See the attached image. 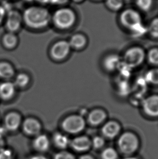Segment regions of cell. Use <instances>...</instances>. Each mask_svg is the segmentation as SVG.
Segmentation results:
<instances>
[{
	"label": "cell",
	"instance_id": "1",
	"mask_svg": "<svg viewBox=\"0 0 158 159\" xmlns=\"http://www.w3.org/2000/svg\"><path fill=\"white\" fill-rule=\"evenodd\" d=\"M27 26L33 29L44 28L49 25L51 16L49 11L41 6H30L25 9L22 15Z\"/></svg>",
	"mask_w": 158,
	"mask_h": 159
},
{
	"label": "cell",
	"instance_id": "2",
	"mask_svg": "<svg viewBox=\"0 0 158 159\" xmlns=\"http://www.w3.org/2000/svg\"><path fill=\"white\" fill-rule=\"evenodd\" d=\"M120 21L125 28L137 35L145 31L141 15L134 9H127L122 11L120 15Z\"/></svg>",
	"mask_w": 158,
	"mask_h": 159
},
{
	"label": "cell",
	"instance_id": "3",
	"mask_svg": "<svg viewBox=\"0 0 158 159\" xmlns=\"http://www.w3.org/2000/svg\"><path fill=\"white\" fill-rule=\"evenodd\" d=\"M51 20L57 28L67 30L74 25L77 15L72 9L64 7L57 9L51 16Z\"/></svg>",
	"mask_w": 158,
	"mask_h": 159
},
{
	"label": "cell",
	"instance_id": "4",
	"mask_svg": "<svg viewBox=\"0 0 158 159\" xmlns=\"http://www.w3.org/2000/svg\"><path fill=\"white\" fill-rule=\"evenodd\" d=\"M140 145L139 138L135 134L126 131L120 136L118 146L120 151L126 155H131L138 149Z\"/></svg>",
	"mask_w": 158,
	"mask_h": 159
},
{
	"label": "cell",
	"instance_id": "5",
	"mask_svg": "<svg viewBox=\"0 0 158 159\" xmlns=\"http://www.w3.org/2000/svg\"><path fill=\"white\" fill-rule=\"evenodd\" d=\"M145 53L138 46L130 48L126 51L123 57V63L130 69L140 66L145 59Z\"/></svg>",
	"mask_w": 158,
	"mask_h": 159
},
{
	"label": "cell",
	"instance_id": "6",
	"mask_svg": "<svg viewBox=\"0 0 158 159\" xmlns=\"http://www.w3.org/2000/svg\"><path fill=\"white\" fill-rule=\"evenodd\" d=\"M86 122L82 116L72 115L63 120L62 127L64 131L70 134H77L85 128Z\"/></svg>",
	"mask_w": 158,
	"mask_h": 159
},
{
	"label": "cell",
	"instance_id": "7",
	"mask_svg": "<svg viewBox=\"0 0 158 159\" xmlns=\"http://www.w3.org/2000/svg\"><path fill=\"white\" fill-rule=\"evenodd\" d=\"M6 27L9 32L14 33L19 30L23 21L22 15L19 11L11 9L7 11Z\"/></svg>",
	"mask_w": 158,
	"mask_h": 159
},
{
	"label": "cell",
	"instance_id": "8",
	"mask_svg": "<svg viewBox=\"0 0 158 159\" xmlns=\"http://www.w3.org/2000/svg\"><path fill=\"white\" fill-rule=\"evenodd\" d=\"M71 50L68 41L61 40L56 42L51 47L50 54L55 60H63L68 56Z\"/></svg>",
	"mask_w": 158,
	"mask_h": 159
},
{
	"label": "cell",
	"instance_id": "9",
	"mask_svg": "<svg viewBox=\"0 0 158 159\" xmlns=\"http://www.w3.org/2000/svg\"><path fill=\"white\" fill-rule=\"evenodd\" d=\"M143 109L148 116L158 117V95H152L147 97L143 102Z\"/></svg>",
	"mask_w": 158,
	"mask_h": 159
},
{
	"label": "cell",
	"instance_id": "10",
	"mask_svg": "<svg viewBox=\"0 0 158 159\" xmlns=\"http://www.w3.org/2000/svg\"><path fill=\"white\" fill-rule=\"evenodd\" d=\"M121 126L119 123L114 120H109L105 123L101 129V132L105 138L112 139L119 134Z\"/></svg>",
	"mask_w": 158,
	"mask_h": 159
},
{
	"label": "cell",
	"instance_id": "11",
	"mask_svg": "<svg viewBox=\"0 0 158 159\" xmlns=\"http://www.w3.org/2000/svg\"><path fill=\"white\" fill-rule=\"evenodd\" d=\"M22 127L24 133L29 135H38L41 130V125L40 122L32 117L25 120Z\"/></svg>",
	"mask_w": 158,
	"mask_h": 159
},
{
	"label": "cell",
	"instance_id": "12",
	"mask_svg": "<svg viewBox=\"0 0 158 159\" xmlns=\"http://www.w3.org/2000/svg\"><path fill=\"white\" fill-rule=\"evenodd\" d=\"M21 124V117L19 113L13 112L7 115L4 118V126L9 131H15Z\"/></svg>",
	"mask_w": 158,
	"mask_h": 159
},
{
	"label": "cell",
	"instance_id": "13",
	"mask_svg": "<svg viewBox=\"0 0 158 159\" xmlns=\"http://www.w3.org/2000/svg\"><path fill=\"white\" fill-rule=\"evenodd\" d=\"M70 145L75 151L83 152L90 149L92 142L87 136H80L71 141Z\"/></svg>",
	"mask_w": 158,
	"mask_h": 159
},
{
	"label": "cell",
	"instance_id": "14",
	"mask_svg": "<svg viewBox=\"0 0 158 159\" xmlns=\"http://www.w3.org/2000/svg\"><path fill=\"white\" fill-rule=\"evenodd\" d=\"M107 118L106 112L101 109H95L90 111L88 116V121L90 124L97 126L105 122Z\"/></svg>",
	"mask_w": 158,
	"mask_h": 159
},
{
	"label": "cell",
	"instance_id": "15",
	"mask_svg": "<svg viewBox=\"0 0 158 159\" xmlns=\"http://www.w3.org/2000/svg\"><path fill=\"white\" fill-rule=\"evenodd\" d=\"M121 64L119 56L116 54H112L105 57L103 61V65L106 70L112 72L115 71L120 66Z\"/></svg>",
	"mask_w": 158,
	"mask_h": 159
},
{
	"label": "cell",
	"instance_id": "16",
	"mask_svg": "<svg viewBox=\"0 0 158 159\" xmlns=\"http://www.w3.org/2000/svg\"><path fill=\"white\" fill-rule=\"evenodd\" d=\"M16 86L14 83L5 82L0 84V98L4 100L11 99L15 95Z\"/></svg>",
	"mask_w": 158,
	"mask_h": 159
},
{
	"label": "cell",
	"instance_id": "17",
	"mask_svg": "<svg viewBox=\"0 0 158 159\" xmlns=\"http://www.w3.org/2000/svg\"><path fill=\"white\" fill-rule=\"evenodd\" d=\"M33 146L37 151L41 152L47 151L49 147L48 138L45 135L39 134L35 138L33 141Z\"/></svg>",
	"mask_w": 158,
	"mask_h": 159
},
{
	"label": "cell",
	"instance_id": "18",
	"mask_svg": "<svg viewBox=\"0 0 158 159\" xmlns=\"http://www.w3.org/2000/svg\"><path fill=\"white\" fill-rule=\"evenodd\" d=\"M68 42L71 48L79 50L83 48L86 45L87 39L83 35L77 34L71 37Z\"/></svg>",
	"mask_w": 158,
	"mask_h": 159
},
{
	"label": "cell",
	"instance_id": "19",
	"mask_svg": "<svg viewBox=\"0 0 158 159\" xmlns=\"http://www.w3.org/2000/svg\"><path fill=\"white\" fill-rule=\"evenodd\" d=\"M15 74L13 66L6 61L0 62V78L3 79H10Z\"/></svg>",
	"mask_w": 158,
	"mask_h": 159
},
{
	"label": "cell",
	"instance_id": "20",
	"mask_svg": "<svg viewBox=\"0 0 158 159\" xmlns=\"http://www.w3.org/2000/svg\"><path fill=\"white\" fill-rule=\"evenodd\" d=\"M53 141L56 146L61 149L66 148L71 142L67 136L60 133H57L54 135Z\"/></svg>",
	"mask_w": 158,
	"mask_h": 159
},
{
	"label": "cell",
	"instance_id": "21",
	"mask_svg": "<svg viewBox=\"0 0 158 159\" xmlns=\"http://www.w3.org/2000/svg\"><path fill=\"white\" fill-rule=\"evenodd\" d=\"M17 38L14 33L8 32L4 35L2 39V43L5 48L12 49L17 45Z\"/></svg>",
	"mask_w": 158,
	"mask_h": 159
},
{
	"label": "cell",
	"instance_id": "22",
	"mask_svg": "<svg viewBox=\"0 0 158 159\" xmlns=\"http://www.w3.org/2000/svg\"><path fill=\"white\" fill-rule=\"evenodd\" d=\"M30 81V78L27 74L20 73L16 76L14 81L16 87L23 88L28 85Z\"/></svg>",
	"mask_w": 158,
	"mask_h": 159
},
{
	"label": "cell",
	"instance_id": "23",
	"mask_svg": "<svg viewBox=\"0 0 158 159\" xmlns=\"http://www.w3.org/2000/svg\"><path fill=\"white\" fill-rule=\"evenodd\" d=\"M118 152L112 147H107L101 154V159H118Z\"/></svg>",
	"mask_w": 158,
	"mask_h": 159
},
{
	"label": "cell",
	"instance_id": "24",
	"mask_svg": "<svg viewBox=\"0 0 158 159\" xmlns=\"http://www.w3.org/2000/svg\"><path fill=\"white\" fill-rule=\"evenodd\" d=\"M145 79L148 83L158 85V69H152L148 71Z\"/></svg>",
	"mask_w": 158,
	"mask_h": 159
},
{
	"label": "cell",
	"instance_id": "25",
	"mask_svg": "<svg viewBox=\"0 0 158 159\" xmlns=\"http://www.w3.org/2000/svg\"><path fill=\"white\" fill-rule=\"evenodd\" d=\"M124 1V0H106V5L111 11H118L123 7Z\"/></svg>",
	"mask_w": 158,
	"mask_h": 159
},
{
	"label": "cell",
	"instance_id": "26",
	"mask_svg": "<svg viewBox=\"0 0 158 159\" xmlns=\"http://www.w3.org/2000/svg\"><path fill=\"white\" fill-rule=\"evenodd\" d=\"M147 30L152 37L158 38V17L152 20L148 26Z\"/></svg>",
	"mask_w": 158,
	"mask_h": 159
},
{
	"label": "cell",
	"instance_id": "27",
	"mask_svg": "<svg viewBox=\"0 0 158 159\" xmlns=\"http://www.w3.org/2000/svg\"><path fill=\"white\" fill-rule=\"evenodd\" d=\"M147 59L150 64L158 65V48H153L151 49L147 54Z\"/></svg>",
	"mask_w": 158,
	"mask_h": 159
},
{
	"label": "cell",
	"instance_id": "28",
	"mask_svg": "<svg viewBox=\"0 0 158 159\" xmlns=\"http://www.w3.org/2000/svg\"><path fill=\"white\" fill-rule=\"evenodd\" d=\"M153 0H136L137 7L141 11H147L152 7Z\"/></svg>",
	"mask_w": 158,
	"mask_h": 159
},
{
	"label": "cell",
	"instance_id": "29",
	"mask_svg": "<svg viewBox=\"0 0 158 159\" xmlns=\"http://www.w3.org/2000/svg\"><path fill=\"white\" fill-rule=\"evenodd\" d=\"M92 146L95 149H100L104 146L105 144V140L104 138L97 136L93 138V139L91 141Z\"/></svg>",
	"mask_w": 158,
	"mask_h": 159
},
{
	"label": "cell",
	"instance_id": "30",
	"mask_svg": "<svg viewBox=\"0 0 158 159\" xmlns=\"http://www.w3.org/2000/svg\"><path fill=\"white\" fill-rule=\"evenodd\" d=\"M54 159H76L75 157L68 152L63 151L56 154Z\"/></svg>",
	"mask_w": 158,
	"mask_h": 159
},
{
	"label": "cell",
	"instance_id": "31",
	"mask_svg": "<svg viewBox=\"0 0 158 159\" xmlns=\"http://www.w3.org/2000/svg\"><path fill=\"white\" fill-rule=\"evenodd\" d=\"M13 153L9 149L3 148L0 150V159H12Z\"/></svg>",
	"mask_w": 158,
	"mask_h": 159
},
{
	"label": "cell",
	"instance_id": "32",
	"mask_svg": "<svg viewBox=\"0 0 158 159\" xmlns=\"http://www.w3.org/2000/svg\"><path fill=\"white\" fill-rule=\"evenodd\" d=\"M7 11L3 6H0V24L2 23L4 19L6 16Z\"/></svg>",
	"mask_w": 158,
	"mask_h": 159
},
{
	"label": "cell",
	"instance_id": "33",
	"mask_svg": "<svg viewBox=\"0 0 158 159\" xmlns=\"http://www.w3.org/2000/svg\"><path fill=\"white\" fill-rule=\"evenodd\" d=\"M69 0H50V3L53 5H64Z\"/></svg>",
	"mask_w": 158,
	"mask_h": 159
},
{
	"label": "cell",
	"instance_id": "34",
	"mask_svg": "<svg viewBox=\"0 0 158 159\" xmlns=\"http://www.w3.org/2000/svg\"><path fill=\"white\" fill-rule=\"evenodd\" d=\"M41 4H47L50 3V0H35Z\"/></svg>",
	"mask_w": 158,
	"mask_h": 159
},
{
	"label": "cell",
	"instance_id": "35",
	"mask_svg": "<svg viewBox=\"0 0 158 159\" xmlns=\"http://www.w3.org/2000/svg\"><path fill=\"white\" fill-rule=\"evenodd\" d=\"M4 145V140L3 138V136L0 135V150L3 148Z\"/></svg>",
	"mask_w": 158,
	"mask_h": 159
},
{
	"label": "cell",
	"instance_id": "36",
	"mask_svg": "<svg viewBox=\"0 0 158 159\" xmlns=\"http://www.w3.org/2000/svg\"><path fill=\"white\" fill-rule=\"evenodd\" d=\"M79 159H94V158L91 155L85 154L80 157Z\"/></svg>",
	"mask_w": 158,
	"mask_h": 159
},
{
	"label": "cell",
	"instance_id": "37",
	"mask_svg": "<svg viewBox=\"0 0 158 159\" xmlns=\"http://www.w3.org/2000/svg\"><path fill=\"white\" fill-rule=\"evenodd\" d=\"M29 159H47V158L42 155H35L30 157Z\"/></svg>",
	"mask_w": 158,
	"mask_h": 159
},
{
	"label": "cell",
	"instance_id": "38",
	"mask_svg": "<svg viewBox=\"0 0 158 159\" xmlns=\"http://www.w3.org/2000/svg\"><path fill=\"white\" fill-rule=\"evenodd\" d=\"M73 2L76 3H81V2H83L84 0H71Z\"/></svg>",
	"mask_w": 158,
	"mask_h": 159
},
{
	"label": "cell",
	"instance_id": "39",
	"mask_svg": "<svg viewBox=\"0 0 158 159\" xmlns=\"http://www.w3.org/2000/svg\"><path fill=\"white\" fill-rule=\"evenodd\" d=\"M124 159H138L137 157H126Z\"/></svg>",
	"mask_w": 158,
	"mask_h": 159
},
{
	"label": "cell",
	"instance_id": "40",
	"mask_svg": "<svg viewBox=\"0 0 158 159\" xmlns=\"http://www.w3.org/2000/svg\"><path fill=\"white\" fill-rule=\"evenodd\" d=\"M24 1H26V2H33V1H34L35 0H24Z\"/></svg>",
	"mask_w": 158,
	"mask_h": 159
},
{
	"label": "cell",
	"instance_id": "41",
	"mask_svg": "<svg viewBox=\"0 0 158 159\" xmlns=\"http://www.w3.org/2000/svg\"><path fill=\"white\" fill-rule=\"evenodd\" d=\"M124 1H130V0H124Z\"/></svg>",
	"mask_w": 158,
	"mask_h": 159
},
{
	"label": "cell",
	"instance_id": "42",
	"mask_svg": "<svg viewBox=\"0 0 158 159\" xmlns=\"http://www.w3.org/2000/svg\"><path fill=\"white\" fill-rule=\"evenodd\" d=\"M94 1H98V0H94Z\"/></svg>",
	"mask_w": 158,
	"mask_h": 159
}]
</instances>
